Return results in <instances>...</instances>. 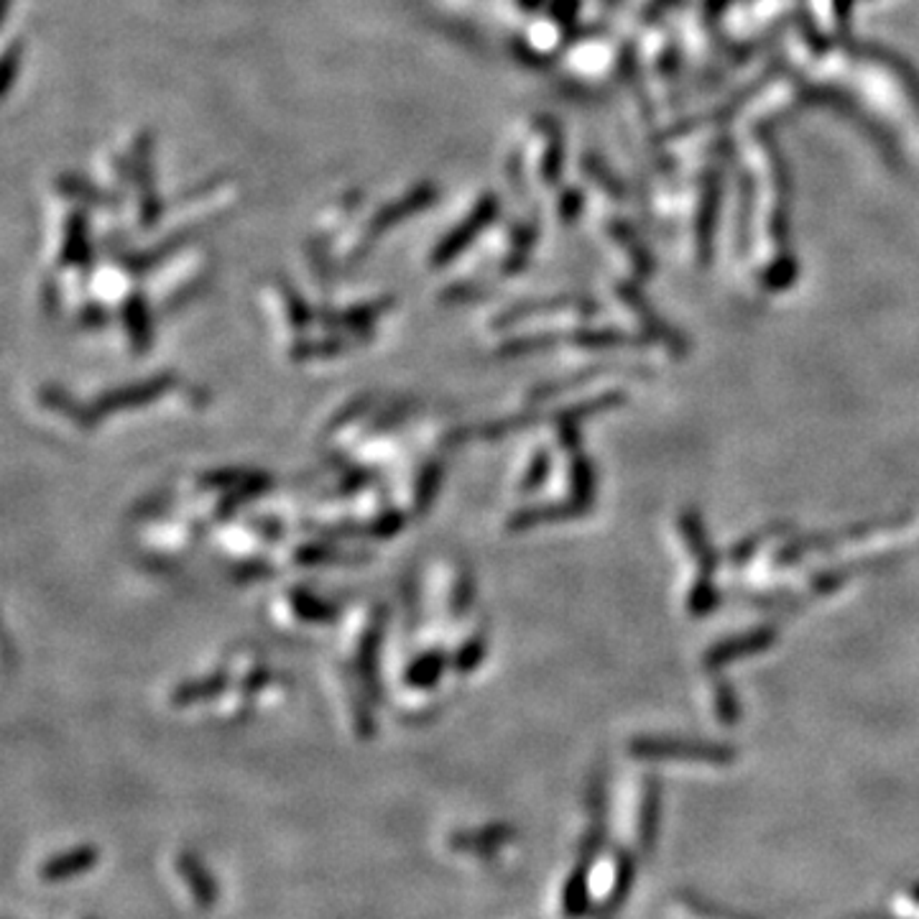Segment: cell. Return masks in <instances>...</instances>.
<instances>
[{
    "label": "cell",
    "instance_id": "6da1fadb",
    "mask_svg": "<svg viewBox=\"0 0 919 919\" xmlns=\"http://www.w3.org/2000/svg\"><path fill=\"white\" fill-rule=\"evenodd\" d=\"M680 526H682V536H684V542H688L692 557H695L700 565V580L695 583V587H692V595H690V615H708L718 605V591L713 587L718 557H715V552L710 550L705 526H702L698 511H692V508L684 511V514L680 516Z\"/></svg>",
    "mask_w": 919,
    "mask_h": 919
},
{
    "label": "cell",
    "instance_id": "7a4b0ae2",
    "mask_svg": "<svg viewBox=\"0 0 919 919\" xmlns=\"http://www.w3.org/2000/svg\"><path fill=\"white\" fill-rule=\"evenodd\" d=\"M631 751L644 759H700V761H731L733 751L723 745L684 743V741H636Z\"/></svg>",
    "mask_w": 919,
    "mask_h": 919
},
{
    "label": "cell",
    "instance_id": "3957f363",
    "mask_svg": "<svg viewBox=\"0 0 919 919\" xmlns=\"http://www.w3.org/2000/svg\"><path fill=\"white\" fill-rule=\"evenodd\" d=\"M774 641H777L774 629H759L739 639H728L723 641V644L710 649V652L705 654V666L708 670H721V666L735 662V659L764 652V649H769Z\"/></svg>",
    "mask_w": 919,
    "mask_h": 919
},
{
    "label": "cell",
    "instance_id": "277c9868",
    "mask_svg": "<svg viewBox=\"0 0 919 919\" xmlns=\"http://www.w3.org/2000/svg\"><path fill=\"white\" fill-rule=\"evenodd\" d=\"M95 861H98V851H95V848H75V851H69L65 856L51 858L45 869H41V876H45V881H62L69 879V876L92 869Z\"/></svg>",
    "mask_w": 919,
    "mask_h": 919
},
{
    "label": "cell",
    "instance_id": "5b68a950",
    "mask_svg": "<svg viewBox=\"0 0 919 919\" xmlns=\"http://www.w3.org/2000/svg\"><path fill=\"white\" fill-rule=\"evenodd\" d=\"M179 871L185 873V879L189 883V889H192L197 905L199 907H213L215 899H218V889H215V883H213L210 873H207L205 866L199 863L192 853H181L179 856Z\"/></svg>",
    "mask_w": 919,
    "mask_h": 919
},
{
    "label": "cell",
    "instance_id": "8992f818",
    "mask_svg": "<svg viewBox=\"0 0 919 919\" xmlns=\"http://www.w3.org/2000/svg\"><path fill=\"white\" fill-rule=\"evenodd\" d=\"M715 708H718V715L723 718L725 723H735L739 721V700H735L733 690L728 688V684H718L715 688Z\"/></svg>",
    "mask_w": 919,
    "mask_h": 919
}]
</instances>
